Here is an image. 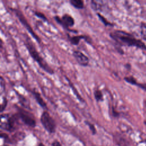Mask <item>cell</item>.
Segmentation results:
<instances>
[{"mask_svg":"<svg viewBox=\"0 0 146 146\" xmlns=\"http://www.w3.org/2000/svg\"><path fill=\"white\" fill-rule=\"evenodd\" d=\"M110 36L120 45L135 47L142 50H146V45L143 42L126 31L115 30L110 33Z\"/></svg>","mask_w":146,"mask_h":146,"instance_id":"1","label":"cell"},{"mask_svg":"<svg viewBox=\"0 0 146 146\" xmlns=\"http://www.w3.org/2000/svg\"><path fill=\"white\" fill-rule=\"evenodd\" d=\"M26 46L33 58L39 64V65L47 72L50 74H54L53 70L48 66L47 62L39 55V54L36 50L33 43L30 39H27L26 41Z\"/></svg>","mask_w":146,"mask_h":146,"instance_id":"2","label":"cell"},{"mask_svg":"<svg viewBox=\"0 0 146 146\" xmlns=\"http://www.w3.org/2000/svg\"><path fill=\"white\" fill-rule=\"evenodd\" d=\"M40 121L44 128L50 133H53L55 131L56 124L55 121L50 115L48 112L44 111L40 117Z\"/></svg>","mask_w":146,"mask_h":146,"instance_id":"3","label":"cell"},{"mask_svg":"<svg viewBox=\"0 0 146 146\" xmlns=\"http://www.w3.org/2000/svg\"><path fill=\"white\" fill-rule=\"evenodd\" d=\"M55 19L57 22L62 25L67 30H68L69 27L73 26L75 24L74 19L72 16L68 14H64L62 18H60L58 16H56L55 17Z\"/></svg>","mask_w":146,"mask_h":146,"instance_id":"4","label":"cell"},{"mask_svg":"<svg viewBox=\"0 0 146 146\" xmlns=\"http://www.w3.org/2000/svg\"><path fill=\"white\" fill-rule=\"evenodd\" d=\"M13 119L8 115H0V128L6 130L11 131L13 129Z\"/></svg>","mask_w":146,"mask_h":146,"instance_id":"5","label":"cell"},{"mask_svg":"<svg viewBox=\"0 0 146 146\" xmlns=\"http://www.w3.org/2000/svg\"><path fill=\"white\" fill-rule=\"evenodd\" d=\"M72 55L79 65L82 66H87L88 65V58L80 51L74 50L72 52Z\"/></svg>","mask_w":146,"mask_h":146,"instance_id":"6","label":"cell"},{"mask_svg":"<svg viewBox=\"0 0 146 146\" xmlns=\"http://www.w3.org/2000/svg\"><path fill=\"white\" fill-rule=\"evenodd\" d=\"M68 38L69 39L70 43L73 45H78L79 43L80 40L82 39H84L85 41L88 44H91L92 42V40L91 37H90L89 36L84 35H75L72 36H70L69 35H68Z\"/></svg>","mask_w":146,"mask_h":146,"instance_id":"7","label":"cell"},{"mask_svg":"<svg viewBox=\"0 0 146 146\" xmlns=\"http://www.w3.org/2000/svg\"><path fill=\"white\" fill-rule=\"evenodd\" d=\"M19 115L22 121L27 125L31 127H34L35 125V120L26 112L21 111L19 113Z\"/></svg>","mask_w":146,"mask_h":146,"instance_id":"8","label":"cell"},{"mask_svg":"<svg viewBox=\"0 0 146 146\" xmlns=\"http://www.w3.org/2000/svg\"><path fill=\"white\" fill-rule=\"evenodd\" d=\"M16 14L17 15L18 17L19 20L21 21V22L22 23V24L27 28V30L31 34V35H33V37H34L36 39H37L38 40V42H39V38L38 37V36L34 33L33 29H31V27L29 26L28 22H27L26 20L25 19V17H23V15H22V14H21V13H19V11H16Z\"/></svg>","mask_w":146,"mask_h":146,"instance_id":"9","label":"cell"},{"mask_svg":"<svg viewBox=\"0 0 146 146\" xmlns=\"http://www.w3.org/2000/svg\"><path fill=\"white\" fill-rule=\"evenodd\" d=\"M70 3L72 6L78 9H82L84 7V2L82 0H71Z\"/></svg>","mask_w":146,"mask_h":146,"instance_id":"10","label":"cell"},{"mask_svg":"<svg viewBox=\"0 0 146 146\" xmlns=\"http://www.w3.org/2000/svg\"><path fill=\"white\" fill-rule=\"evenodd\" d=\"M34 97H35L36 100L37 101V102L39 104V105L41 107H44V108L46 107V103L44 102V101L43 100V98H42V96H40L39 93L35 91L34 92Z\"/></svg>","mask_w":146,"mask_h":146,"instance_id":"11","label":"cell"},{"mask_svg":"<svg viewBox=\"0 0 146 146\" xmlns=\"http://www.w3.org/2000/svg\"><path fill=\"white\" fill-rule=\"evenodd\" d=\"M94 95L95 99L98 102H101L103 100V95L102 92L100 90H96L94 92Z\"/></svg>","mask_w":146,"mask_h":146,"instance_id":"12","label":"cell"},{"mask_svg":"<svg viewBox=\"0 0 146 146\" xmlns=\"http://www.w3.org/2000/svg\"><path fill=\"white\" fill-rule=\"evenodd\" d=\"M96 14H97L98 17H99V19L100 20V21L104 25V26H112L113 25L112 23H111V22H109L108 20H107V19H106V18H105L104 16H103L102 14H100V13H98Z\"/></svg>","mask_w":146,"mask_h":146,"instance_id":"13","label":"cell"},{"mask_svg":"<svg viewBox=\"0 0 146 146\" xmlns=\"http://www.w3.org/2000/svg\"><path fill=\"white\" fill-rule=\"evenodd\" d=\"M124 80L128 83L132 84V85H135L136 86L138 82H137L136 79L133 76H125L124 78Z\"/></svg>","mask_w":146,"mask_h":146,"instance_id":"14","label":"cell"},{"mask_svg":"<svg viewBox=\"0 0 146 146\" xmlns=\"http://www.w3.org/2000/svg\"><path fill=\"white\" fill-rule=\"evenodd\" d=\"M68 83H69V84H70V87L72 88V90H73V91H74V94H75V95L76 96V97H77V98L79 99V100L80 101V102H84V100H83V99L80 96V95L78 94V91L76 90V89L75 88V87L74 86V85L72 84V83H71V82H70L68 79Z\"/></svg>","mask_w":146,"mask_h":146,"instance_id":"15","label":"cell"},{"mask_svg":"<svg viewBox=\"0 0 146 146\" xmlns=\"http://www.w3.org/2000/svg\"><path fill=\"white\" fill-rule=\"evenodd\" d=\"M140 34L142 38L146 40V23L142 22L140 24Z\"/></svg>","mask_w":146,"mask_h":146,"instance_id":"16","label":"cell"},{"mask_svg":"<svg viewBox=\"0 0 146 146\" xmlns=\"http://www.w3.org/2000/svg\"><path fill=\"white\" fill-rule=\"evenodd\" d=\"M115 140L117 143V144H118L119 146H126V141L121 136L116 135Z\"/></svg>","mask_w":146,"mask_h":146,"instance_id":"17","label":"cell"},{"mask_svg":"<svg viewBox=\"0 0 146 146\" xmlns=\"http://www.w3.org/2000/svg\"><path fill=\"white\" fill-rule=\"evenodd\" d=\"M5 83L3 78L0 75V95H1L5 91Z\"/></svg>","mask_w":146,"mask_h":146,"instance_id":"18","label":"cell"},{"mask_svg":"<svg viewBox=\"0 0 146 146\" xmlns=\"http://www.w3.org/2000/svg\"><path fill=\"white\" fill-rule=\"evenodd\" d=\"M85 123H86V124H87V125H88V127H89L90 130H91V131H92V134H95L96 132V128H95L94 125L92 124H91V123H90V122L87 121H86Z\"/></svg>","mask_w":146,"mask_h":146,"instance_id":"19","label":"cell"},{"mask_svg":"<svg viewBox=\"0 0 146 146\" xmlns=\"http://www.w3.org/2000/svg\"><path fill=\"white\" fill-rule=\"evenodd\" d=\"M138 87L140 88L141 89L143 90L144 91H145L146 92V83H138L136 85Z\"/></svg>","mask_w":146,"mask_h":146,"instance_id":"20","label":"cell"},{"mask_svg":"<svg viewBox=\"0 0 146 146\" xmlns=\"http://www.w3.org/2000/svg\"><path fill=\"white\" fill-rule=\"evenodd\" d=\"M35 15H36L38 17H39V18H42V19H43L44 20V21H47L46 17H45V15H44L43 14H42V13H41L35 12Z\"/></svg>","mask_w":146,"mask_h":146,"instance_id":"21","label":"cell"},{"mask_svg":"<svg viewBox=\"0 0 146 146\" xmlns=\"http://www.w3.org/2000/svg\"><path fill=\"white\" fill-rule=\"evenodd\" d=\"M6 102H7L6 100L4 99L3 100V102H2V103L0 104V112L2 111L5 109V107L6 106Z\"/></svg>","mask_w":146,"mask_h":146,"instance_id":"22","label":"cell"},{"mask_svg":"<svg viewBox=\"0 0 146 146\" xmlns=\"http://www.w3.org/2000/svg\"><path fill=\"white\" fill-rule=\"evenodd\" d=\"M112 116H114V117H118V116L120 115L119 113L117 111H115L113 107L112 108Z\"/></svg>","mask_w":146,"mask_h":146,"instance_id":"23","label":"cell"},{"mask_svg":"<svg viewBox=\"0 0 146 146\" xmlns=\"http://www.w3.org/2000/svg\"><path fill=\"white\" fill-rule=\"evenodd\" d=\"M52 146H61V145L58 141H55L52 143Z\"/></svg>","mask_w":146,"mask_h":146,"instance_id":"24","label":"cell"},{"mask_svg":"<svg viewBox=\"0 0 146 146\" xmlns=\"http://www.w3.org/2000/svg\"><path fill=\"white\" fill-rule=\"evenodd\" d=\"M38 146H44V145H43V144H42V143H40V144H39V145H38Z\"/></svg>","mask_w":146,"mask_h":146,"instance_id":"25","label":"cell"},{"mask_svg":"<svg viewBox=\"0 0 146 146\" xmlns=\"http://www.w3.org/2000/svg\"><path fill=\"white\" fill-rule=\"evenodd\" d=\"M2 146H7V145H2Z\"/></svg>","mask_w":146,"mask_h":146,"instance_id":"26","label":"cell"},{"mask_svg":"<svg viewBox=\"0 0 146 146\" xmlns=\"http://www.w3.org/2000/svg\"><path fill=\"white\" fill-rule=\"evenodd\" d=\"M145 63H146V61H145Z\"/></svg>","mask_w":146,"mask_h":146,"instance_id":"27","label":"cell"}]
</instances>
